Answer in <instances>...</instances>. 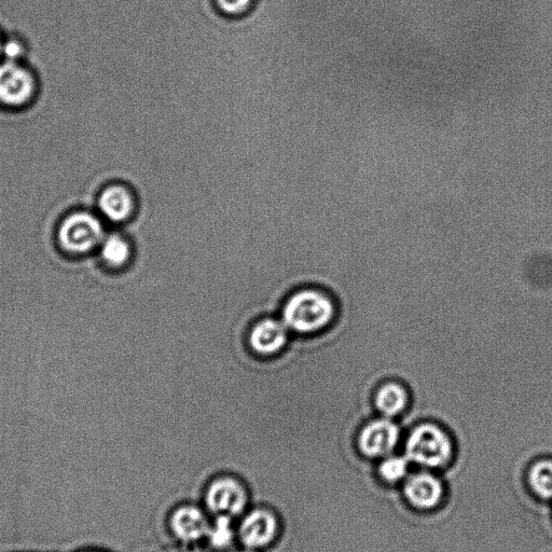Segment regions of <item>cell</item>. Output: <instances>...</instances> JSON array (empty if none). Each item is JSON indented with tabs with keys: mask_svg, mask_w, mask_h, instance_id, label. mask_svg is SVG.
<instances>
[{
	"mask_svg": "<svg viewBox=\"0 0 552 552\" xmlns=\"http://www.w3.org/2000/svg\"><path fill=\"white\" fill-rule=\"evenodd\" d=\"M530 485L543 499H552V461L536 463L530 472Z\"/></svg>",
	"mask_w": 552,
	"mask_h": 552,
	"instance_id": "15",
	"label": "cell"
},
{
	"mask_svg": "<svg viewBox=\"0 0 552 552\" xmlns=\"http://www.w3.org/2000/svg\"><path fill=\"white\" fill-rule=\"evenodd\" d=\"M2 47H3V44H2V41H0V54H2Z\"/></svg>",
	"mask_w": 552,
	"mask_h": 552,
	"instance_id": "21",
	"label": "cell"
},
{
	"mask_svg": "<svg viewBox=\"0 0 552 552\" xmlns=\"http://www.w3.org/2000/svg\"><path fill=\"white\" fill-rule=\"evenodd\" d=\"M238 544L245 549L264 552L278 542L281 520L268 506H254L237 520Z\"/></svg>",
	"mask_w": 552,
	"mask_h": 552,
	"instance_id": "4",
	"label": "cell"
},
{
	"mask_svg": "<svg viewBox=\"0 0 552 552\" xmlns=\"http://www.w3.org/2000/svg\"><path fill=\"white\" fill-rule=\"evenodd\" d=\"M453 444L449 433L434 422L414 426L406 440V458L424 467H441L452 458Z\"/></svg>",
	"mask_w": 552,
	"mask_h": 552,
	"instance_id": "2",
	"label": "cell"
},
{
	"mask_svg": "<svg viewBox=\"0 0 552 552\" xmlns=\"http://www.w3.org/2000/svg\"><path fill=\"white\" fill-rule=\"evenodd\" d=\"M212 517L203 506L185 503L173 508L168 517V529L174 540L186 546L205 542Z\"/></svg>",
	"mask_w": 552,
	"mask_h": 552,
	"instance_id": "6",
	"label": "cell"
},
{
	"mask_svg": "<svg viewBox=\"0 0 552 552\" xmlns=\"http://www.w3.org/2000/svg\"><path fill=\"white\" fill-rule=\"evenodd\" d=\"M101 256L109 267L121 268L131 258L130 243L119 234H110L101 244Z\"/></svg>",
	"mask_w": 552,
	"mask_h": 552,
	"instance_id": "14",
	"label": "cell"
},
{
	"mask_svg": "<svg viewBox=\"0 0 552 552\" xmlns=\"http://www.w3.org/2000/svg\"><path fill=\"white\" fill-rule=\"evenodd\" d=\"M99 209L112 223L128 222L137 209V196L131 186L122 183L108 185L101 192Z\"/></svg>",
	"mask_w": 552,
	"mask_h": 552,
	"instance_id": "10",
	"label": "cell"
},
{
	"mask_svg": "<svg viewBox=\"0 0 552 552\" xmlns=\"http://www.w3.org/2000/svg\"><path fill=\"white\" fill-rule=\"evenodd\" d=\"M287 330L283 321L265 319L253 327L248 342L255 353L264 356L273 355L285 347Z\"/></svg>",
	"mask_w": 552,
	"mask_h": 552,
	"instance_id": "11",
	"label": "cell"
},
{
	"mask_svg": "<svg viewBox=\"0 0 552 552\" xmlns=\"http://www.w3.org/2000/svg\"><path fill=\"white\" fill-rule=\"evenodd\" d=\"M371 399L380 417L394 420L402 417L410 409L412 393L407 383L398 379H388L376 386Z\"/></svg>",
	"mask_w": 552,
	"mask_h": 552,
	"instance_id": "9",
	"label": "cell"
},
{
	"mask_svg": "<svg viewBox=\"0 0 552 552\" xmlns=\"http://www.w3.org/2000/svg\"><path fill=\"white\" fill-rule=\"evenodd\" d=\"M203 507L211 517L238 520L251 507V493L245 482L234 475H217L203 492Z\"/></svg>",
	"mask_w": 552,
	"mask_h": 552,
	"instance_id": "3",
	"label": "cell"
},
{
	"mask_svg": "<svg viewBox=\"0 0 552 552\" xmlns=\"http://www.w3.org/2000/svg\"><path fill=\"white\" fill-rule=\"evenodd\" d=\"M409 460L403 457L386 458L379 467L381 477L390 482L402 480L408 473Z\"/></svg>",
	"mask_w": 552,
	"mask_h": 552,
	"instance_id": "16",
	"label": "cell"
},
{
	"mask_svg": "<svg viewBox=\"0 0 552 552\" xmlns=\"http://www.w3.org/2000/svg\"><path fill=\"white\" fill-rule=\"evenodd\" d=\"M234 521L236 520L227 517H212L205 543L218 552L231 549L238 543L237 523Z\"/></svg>",
	"mask_w": 552,
	"mask_h": 552,
	"instance_id": "13",
	"label": "cell"
},
{
	"mask_svg": "<svg viewBox=\"0 0 552 552\" xmlns=\"http://www.w3.org/2000/svg\"><path fill=\"white\" fill-rule=\"evenodd\" d=\"M22 51V46L15 40L8 41V43L3 44L2 47V54H4L7 61L10 62H16L17 59L21 57Z\"/></svg>",
	"mask_w": 552,
	"mask_h": 552,
	"instance_id": "18",
	"label": "cell"
},
{
	"mask_svg": "<svg viewBox=\"0 0 552 552\" xmlns=\"http://www.w3.org/2000/svg\"><path fill=\"white\" fill-rule=\"evenodd\" d=\"M336 302L319 289H303L285 303L282 321L297 334H317L336 320Z\"/></svg>",
	"mask_w": 552,
	"mask_h": 552,
	"instance_id": "1",
	"label": "cell"
},
{
	"mask_svg": "<svg viewBox=\"0 0 552 552\" xmlns=\"http://www.w3.org/2000/svg\"><path fill=\"white\" fill-rule=\"evenodd\" d=\"M400 429L397 423L388 418L379 417L368 421L358 434V448L369 458L388 457L397 447Z\"/></svg>",
	"mask_w": 552,
	"mask_h": 552,
	"instance_id": "7",
	"label": "cell"
},
{
	"mask_svg": "<svg viewBox=\"0 0 552 552\" xmlns=\"http://www.w3.org/2000/svg\"><path fill=\"white\" fill-rule=\"evenodd\" d=\"M79 552H103V551H99V550H81Z\"/></svg>",
	"mask_w": 552,
	"mask_h": 552,
	"instance_id": "20",
	"label": "cell"
},
{
	"mask_svg": "<svg viewBox=\"0 0 552 552\" xmlns=\"http://www.w3.org/2000/svg\"><path fill=\"white\" fill-rule=\"evenodd\" d=\"M220 13L229 18H240L251 10L254 0H215Z\"/></svg>",
	"mask_w": 552,
	"mask_h": 552,
	"instance_id": "17",
	"label": "cell"
},
{
	"mask_svg": "<svg viewBox=\"0 0 552 552\" xmlns=\"http://www.w3.org/2000/svg\"><path fill=\"white\" fill-rule=\"evenodd\" d=\"M34 92V78L24 67L10 61L0 65V103L20 107L33 98Z\"/></svg>",
	"mask_w": 552,
	"mask_h": 552,
	"instance_id": "8",
	"label": "cell"
},
{
	"mask_svg": "<svg viewBox=\"0 0 552 552\" xmlns=\"http://www.w3.org/2000/svg\"><path fill=\"white\" fill-rule=\"evenodd\" d=\"M240 552H261V551H257V550H251V549H245L243 548L242 551Z\"/></svg>",
	"mask_w": 552,
	"mask_h": 552,
	"instance_id": "19",
	"label": "cell"
},
{
	"mask_svg": "<svg viewBox=\"0 0 552 552\" xmlns=\"http://www.w3.org/2000/svg\"><path fill=\"white\" fill-rule=\"evenodd\" d=\"M408 501L421 509H430L443 500V483L432 474L419 473L411 476L405 485Z\"/></svg>",
	"mask_w": 552,
	"mask_h": 552,
	"instance_id": "12",
	"label": "cell"
},
{
	"mask_svg": "<svg viewBox=\"0 0 552 552\" xmlns=\"http://www.w3.org/2000/svg\"><path fill=\"white\" fill-rule=\"evenodd\" d=\"M104 239L101 220L87 212L69 215L59 230V241L63 250L75 255L91 252Z\"/></svg>",
	"mask_w": 552,
	"mask_h": 552,
	"instance_id": "5",
	"label": "cell"
}]
</instances>
